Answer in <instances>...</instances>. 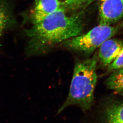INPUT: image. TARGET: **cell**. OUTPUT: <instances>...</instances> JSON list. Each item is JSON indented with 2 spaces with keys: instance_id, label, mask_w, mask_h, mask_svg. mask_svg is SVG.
<instances>
[{
  "instance_id": "obj_1",
  "label": "cell",
  "mask_w": 123,
  "mask_h": 123,
  "mask_svg": "<svg viewBox=\"0 0 123 123\" xmlns=\"http://www.w3.org/2000/svg\"><path fill=\"white\" fill-rule=\"evenodd\" d=\"M84 13L68 16L63 7L25 31L29 38L27 53L39 55L55 45L81 34L84 27Z\"/></svg>"
},
{
  "instance_id": "obj_2",
  "label": "cell",
  "mask_w": 123,
  "mask_h": 123,
  "mask_svg": "<svg viewBox=\"0 0 123 123\" xmlns=\"http://www.w3.org/2000/svg\"><path fill=\"white\" fill-rule=\"evenodd\" d=\"M97 63L95 55L91 58L75 64L67 98L58 109L57 114L72 105L78 106L84 111L90 109L93 103V93L97 83Z\"/></svg>"
},
{
  "instance_id": "obj_3",
  "label": "cell",
  "mask_w": 123,
  "mask_h": 123,
  "mask_svg": "<svg viewBox=\"0 0 123 123\" xmlns=\"http://www.w3.org/2000/svg\"><path fill=\"white\" fill-rule=\"evenodd\" d=\"M119 30L117 26L99 25L86 33L66 40L64 45L72 50L90 54L104 42L116 34Z\"/></svg>"
},
{
  "instance_id": "obj_4",
  "label": "cell",
  "mask_w": 123,
  "mask_h": 123,
  "mask_svg": "<svg viewBox=\"0 0 123 123\" xmlns=\"http://www.w3.org/2000/svg\"><path fill=\"white\" fill-rule=\"evenodd\" d=\"M123 18L122 0H100L99 25H111L119 21Z\"/></svg>"
},
{
  "instance_id": "obj_5",
  "label": "cell",
  "mask_w": 123,
  "mask_h": 123,
  "mask_svg": "<svg viewBox=\"0 0 123 123\" xmlns=\"http://www.w3.org/2000/svg\"><path fill=\"white\" fill-rule=\"evenodd\" d=\"M62 7L60 0H35L29 20L32 25L40 22Z\"/></svg>"
},
{
  "instance_id": "obj_6",
  "label": "cell",
  "mask_w": 123,
  "mask_h": 123,
  "mask_svg": "<svg viewBox=\"0 0 123 123\" xmlns=\"http://www.w3.org/2000/svg\"><path fill=\"white\" fill-rule=\"evenodd\" d=\"M123 46L121 40L110 38L104 42L99 47L98 57L101 64L108 66L115 59Z\"/></svg>"
},
{
  "instance_id": "obj_7",
  "label": "cell",
  "mask_w": 123,
  "mask_h": 123,
  "mask_svg": "<svg viewBox=\"0 0 123 123\" xmlns=\"http://www.w3.org/2000/svg\"><path fill=\"white\" fill-rule=\"evenodd\" d=\"M17 24L11 2L0 0V37L5 32L14 28Z\"/></svg>"
},
{
  "instance_id": "obj_8",
  "label": "cell",
  "mask_w": 123,
  "mask_h": 123,
  "mask_svg": "<svg viewBox=\"0 0 123 123\" xmlns=\"http://www.w3.org/2000/svg\"><path fill=\"white\" fill-rule=\"evenodd\" d=\"M105 123H123V103H116L107 107L104 111Z\"/></svg>"
},
{
  "instance_id": "obj_9",
  "label": "cell",
  "mask_w": 123,
  "mask_h": 123,
  "mask_svg": "<svg viewBox=\"0 0 123 123\" xmlns=\"http://www.w3.org/2000/svg\"><path fill=\"white\" fill-rule=\"evenodd\" d=\"M96 0H63L62 6L67 12L71 14L84 12L88 6Z\"/></svg>"
},
{
  "instance_id": "obj_10",
  "label": "cell",
  "mask_w": 123,
  "mask_h": 123,
  "mask_svg": "<svg viewBox=\"0 0 123 123\" xmlns=\"http://www.w3.org/2000/svg\"><path fill=\"white\" fill-rule=\"evenodd\" d=\"M107 86L118 93L123 92V67L113 71L106 80Z\"/></svg>"
},
{
  "instance_id": "obj_11",
  "label": "cell",
  "mask_w": 123,
  "mask_h": 123,
  "mask_svg": "<svg viewBox=\"0 0 123 123\" xmlns=\"http://www.w3.org/2000/svg\"><path fill=\"white\" fill-rule=\"evenodd\" d=\"M123 67V46L119 53L112 62L108 67V72L115 71Z\"/></svg>"
},
{
  "instance_id": "obj_12",
  "label": "cell",
  "mask_w": 123,
  "mask_h": 123,
  "mask_svg": "<svg viewBox=\"0 0 123 123\" xmlns=\"http://www.w3.org/2000/svg\"><path fill=\"white\" fill-rule=\"evenodd\" d=\"M120 94H121L123 95V92H122V93H120Z\"/></svg>"
},
{
  "instance_id": "obj_13",
  "label": "cell",
  "mask_w": 123,
  "mask_h": 123,
  "mask_svg": "<svg viewBox=\"0 0 123 123\" xmlns=\"http://www.w3.org/2000/svg\"></svg>"
}]
</instances>
